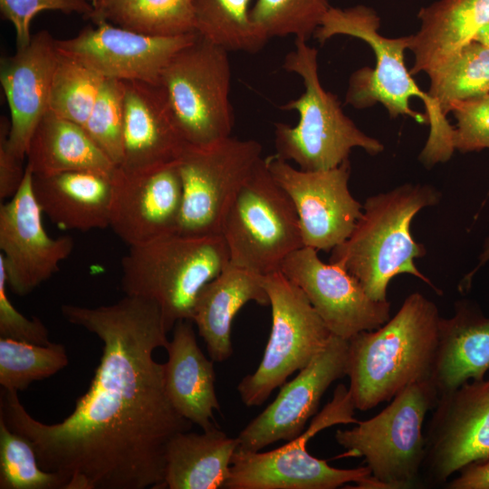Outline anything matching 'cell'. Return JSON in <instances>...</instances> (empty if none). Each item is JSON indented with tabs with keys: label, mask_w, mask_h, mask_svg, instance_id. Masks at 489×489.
I'll list each match as a JSON object with an SVG mask.
<instances>
[{
	"label": "cell",
	"mask_w": 489,
	"mask_h": 489,
	"mask_svg": "<svg viewBox=\"0 0 489 489\" xmlns=\"http://www.w3.org/2000/svg\"><path fill=\"white\" fill-rule=\"evenodd\" d=\"M71 323L96 334L102 354L88 390L63 420L45 424L18 392H1L0 419L33 446L40 466L64 489L162 488L168 442L193 423L171 404L164 363L153 357L169 343L159 307L125 295L95 308L62 306Z\"/></svg>",
	"instance_id": "obj_1"
},
{
	"label": "cell",
	"mask_w": 489,
	"mask_h": 489,
	"mask_svg": "<svg viewBox=\"0 0 489 489\" xmlns=\"http://www.w3.org/2000/svg\"><path fill=\"white\" fill-rule=\"evenodd\" d=\"M377 12L365 5L349 8L331 6L314 37L324 43L335 35H349L366 42L376 57L374 68L355 71L345 95L347 104L365 109L382 104L389 116H408L428 123L430 131L419 159L427 166L447 161L455 151L454 126L440 117L427 93L421 91L405 63L410 35L388 38L379 33Z\"/></svg>",
	"instance_id": "obj_2"
},
{
	"label": "cell",
	"mask_w": 489,
	"mask_h": 489,
	"mask_svg": "<svg viewBox=\"0 0 489 489\" xmlns=\"http://www.w3.org/2000/svg\"><path fill=\"white\" fill-rule=\"evenodd\" d=\"M440 319L436 303L416 292L383 325L348 340L346 376L356 409L374 408L431 379Z\"/></svg>",
	"instance_id": "obj_3"
},
{
	"label": "cell",
	"mask_w": 489,
	"mask_h": 489,
	"mask_svg": "<svg viewBox=\"0 0 489 489\" xmlns=\"http://www.w3.org/2000/svg\"><path fill=\"white\" fill-rule=\"evenodd\" d=\"M440 198L433 186L412 183L370 196L350 236L331 251L329 262L347 270L376 301H387L388 283L404 273L442 294L416 266L415 259L424 256L426 249L410 230L416 215Z\"/></svg>",
	"instance_id": "obj_4"
},
{
	"label": "cell",
	"mask_w": 489,
	"mask_h": 489,
	"mask_svg": "<svg viewBox=\"0 0 489 489\" xmlns=\"http://www.w3.org/2000/svg\"><path fill=\"white\" fill-rule=\"evenodd\" d=\"M283 66L302 80L304 92L281 106L284 110H296L299 120L295 126L275 124L277 157L311 171L338 167L349 159L354 148L370 155L384 150L379 139L361 131L344 114L337 96L322 87L318 52L307 41L295 39V48L286 54Z\"/></svg>",
	"instance_id": "obj_5"
},
{
	"label": "cell",
	"mask_w": 489,
	"mask_h": 489,
	"mask_svg": "<svg viewBox=\"0 0 489 489\" xmlns=\"http://www.w3.org/2000/svg\"><path fill=\"white\" fill-rule=\"evenodd\" d=\"M230 263L221 235H170L131 246L121 259V290L155 302L168 332L191 321L200 290Z\"/></svg>",
	"instance_id": "obj_6"
},
{
	"label": "cell",
	"mask_w": 489,
	"mask_h": 489,
	"mask_svg": "<svg viewBox=\"0 0 489 489\" xmlns=\"http://www.w3.org/2000/svg\"><path fill=\"white\" fill-rule=\"evenodd\" d=\"M438 397L431 379L412 384L375 417L338 429L335 439L344 455L363 457L381 489L423 487V424Z\"/></svg>",
	"instance_id": "obj_7"
},
{
	"label": "cell",
	"mask_w": 489,
	"mask_h": 489,
	"mask_svg": "<svg viewBox=\"0 0 489 489\" xmlns=\"http://www.w3.org/2000/svg\"><path fill=\"white\" fill-rule=\"evenodd\" d=\"M220 235L230 263L262 276L280 271L284 259L304 246L295 207L265 158L232 199Z\"/></svg>",
	"instance_id": "obj_8"
},
{
	"label": "cell",
	"mask_w": 489,
	"mask_h": 489,
	"mask_svg": "<svg viewBox=\"0 0 489 489\" xmlns=\"http://www.w3.org/2000/svg\"><path fill=\"white\" fill-rule=\"evenodd\" d=\"M228 52L197 34L163 69L158 85L187 146L206 148L231 137Z\"/></svg>",
	"instance_id": "obj_9"
},
{
	"label": "cell",
	"mask_w": 489,
	"mask_h": 489,
	"mask_svg": "<svg viewBox=\"0 0 489 489\" xmlns=\"http://www.w3.org/2000/svg\"><path fill=\"white\" fill-rule=\"evenodd\" d=\"M355 407L349 389L339 385L333 398L312 421L309 428L283 446L266 452L237 448L224 489H334L348 483L369 488L372 477L367 465L340 469L312 455L307 441L336 424H355Z\"/></svg>",
	"instance_id": "obj_10"
},
{
	"label": "cell",
	"mask_w": 489,
	"mask_h": 489,
	"mask_svg": "<svg viewBox=\"0 0 489 489\" xmlns=\"http://www.w3.org/2000/svg\"><path fill=\"white\" fill-rule=\"evenodd\" d=\"M272 309L270 336L256 370L237 385L246 407L262 406L325 347L331 332L303 292L281 271L262 276Z\"/></svg>",
	"instance_id": "obj_11"
},
{
	"label": "cell",
	"mask_w": 489,
	"mask_h": 489,
	"mask_svg": "<svg viewBox=\"0 0 489 489\" xmlns=\"http://www.w3.org/2000/svg\"><path fill=\"white\" fill-rule=\"evenodd\" d=\"M262 159V146L254 139L229 137L206 148L187 146L177 161L182 183L177 234L220 235L227 207Z\"/></svg>",
	"instance_id": "obj_12"
},
{
	"label": "cell",
	"mask_w": 489,
	"mask_h": 489,
	"mask_svg": "<svg viewBox=\"0 0 489 489\" xmlns=\"http://www.w3.org/2000/svg\"><path fill=\"white\" fill-rule=\"evenodd\" d=\"M425 436L424 485L445 484L467 465L489 459V379L440 394Z\"/></svg>",
	"instance_id": "obj_13"
},
{
	"label": "cell",
	"mask_w": 489,
	"mask_h": 489,
	"mask_svg": "<svg viewBox=\"0 0 489 489\" xmlns=\"http://www.w3.org/2000/svg\"><path fill=\"white\" fill-rule=\"evenodd\" d=\"M265 158L272 176L295 207L304 246L331 252L342 244L362 212V204L349 188L350 160L310 171L296 168L276 155Z\"/></svg>",
	"instance_id": "obj_14"
},
{
	"label": "cell",
	"mask_w": 489,
	"mask_h": 489,
	"mask_svg": "<svg viewBox=\"0 0 489 489\" xmlns=\"http://www.w3.org/2000/svg\"><path fill=\"white\" fill-rule=\"evenodd\" d=\"M280 271L303 292L333 335L349 340L380 327L390 318L388 300L372 299L347 270L322 262L312 247L302 246L290 254Z\"/></svg>",
	"instance_id": "obj_15"
},
{
	"label": "cell",
	"mask_w": 489,
	"mask_h": 489,
	"mask_svg": "<svg viewBox=\"0 0 489 489\" xmlns=\"http://www.w3.org/2000/svg\"><path fill=\"white\" fill-rule=\"evenodd\" d=\"M43 210L33 188V173L25 174L17 192L0 206V262L7 285L24 296L54 274L73 249L70 236L53 238L44 229Z\"/></svg>",
	"instance_id": "obj_16"
},
{
	"label": "cell",
	"mask_w": 489,
	"mask_h": 489,
	"mask_svg": "<svg viewBox=\"0 0 489 489\" xmlns=\"http://www.w3.org/2000/svg\"><path fill=\"white\" fill-rule=\"evenodd\" d=\"M83 28L76 36L56 40L58 51L105 79L158 84L171 58L197 36L196 33L158 36L125 29L108 22Z\"/></svg>",
	"instance_id": "obj_17"
},
{
	"label": "cell",
	"mask_w": 489,
	"mask_h": 489,
	"mask_svg": "<svg viewBox=\"0 0 489 489\" xmlns=\"http://www.w3.org/2000/svg\"><path fill=\"white\" fill-rule=\"evenodd\" d=\"M347 354L348 340L332 334L309 364L281 387L274 400L241 430L238 448L260 451L299 436L329 387L346 376Z\"/></svg>",
	"instance_id": "obj_18"
},
{
	"label": "cell",
	"mask_w": 489,
	"mask_h": 489,
	"mask_svg": "<svg viewBox=\"0 0 489 489\" xmlns=\"http://www.w3.org/2000/svg\"><path fill=\"white\" fill-rule=\"evenodd\" d=\"M182 183L177 162L111 175L110 226L129 247L177 234Z\"/></svg>",
	"instance_id": "obj_19"
},
{
	"label": "cell",
	"mask_w": 489,
	"mask_h": 489,
	"mask_svg": "<svg viewBox=\"0 0 489 489\" xmlns=\"http://www.w3.org/2000/svg\"><path fill=\"white\" fill-rule=\"evenodd\" d=\"M55 41L43 30L14 54L1 58L0 81L10 110L8 144L21 159L25 158L34 131L49 110L58 57Z\"/></svg>",
	"instance_id": "obj_20"
},
{
	"label": "cell",
	"mask_w": 489,
	"mask_h": 489,
	"mask_svg": "<svg viewBox=\"0 0 489 489\" xmlns=\"http://www.w3.org/2000/svg\"><path fill=\"white\" fill-rule=\"evenodd\" d=\"M123 87L122 159L118 167L139 171L177 162L187 144L160 86L126 81Z\"/></svg>",
	"instance_id": "obj_21"
},
{
	"label": "cell",
	"mask_w": 489,
	"mask_h": 489,
	"mask_svg": "<svg viewBox=\"0 0 489 489\" xmlns=\"http://www.w3.org/2000/svg\"><path fill=\"white\" fill-rule=\"evenodd\" d=\"M166 350L164 379L171 404L183 417L202 430L214 427V411L220 412L214 361L197 345L191 321L176 323Z\"/></svg>",
	"instance_id": "obj_22"
},
{
	"label": "cell",
	"mask_w": 489,
	"mask_h": 489,
	"mask_svg": "<svg viewBox=\"0 0 489 489\" xmlns=\"http://www.w3.org/2000/svg\"><path fill=\"white\" fill-rule=\"evenodd\" d=\"M249 302L270 305L262 275L231 263L198 292L191 321L214 362H225L232 356V321Z\"/></svg>",
	"instance_id": "obj_23"
},
{
	"label": "cell",
	"mask_w": 489,
	"mask_h": 489,
	"mask_svg": "<svg viewBox=\"0 0 489 489\" xmlns=\"http://www.w3.org/2000/svg\"><path fill=\"white\" fill-rule=\"evenodd\" d=\"M419 30L410 34L412 75L431 72L453 58L489 24V0H438L418 12Z\"/></svg>",
	"instance_id": "obj_24"
},
{
	"label": "cell",
	"mask_w": 489,
	"mask_h": 489,
	"mask_svg": "<svg viewBox=\"0 0 489 489\" xmlns=\"http://www.w3.org/2000/svg\"><path fill=\"white\" fill-rule=\"evenodd\" d=\"M489 369V317L467 301L455 303L450 318L441 317L431 380L443 394Z\"/></svg>",
	"instance_id": "obj_25"
},
{
	"label": "cell",
	"mask_w": 489,
	"mask_h": 489,
	"mask_svg": "<svg viewBox=\"0 0 489 489\" xmlns=\"http://www.w3.org/2000/svg\"><path fill=\"white\" fill-rule=\"evenodd\" d=\"M43 213L60 228L82 232L110 226L111 177L92 171L34 176Z\"/></svg>",
	"instance_id": "obj_26"
},
{
	"label": "cell",
	"mask_w": 489,
	"mask_h": 489,
	"mask_svg": "<svg viewBox=\"0 0 489 489\" xmlns=\"http://www.w3.org/2000/svg\"><path fill=\"white\" fill-rule=\"evenodd\" d=\"M25 167L34 176L92 171L111 177L115 164L79 124L48 110L31 138Z\"/></svg>",
	"instance_id": "obj_27"
},
{
	"label": "cell",
	"mask_w": 489,
	"mask_h": 489,
	"mask_svg": "<svg viewBox=\"0 0 489 489\" xmlns=\"http://www.w3.org/2000/svg\"><path fill=\"white\" fill-rule=\"evenodd\" d=\"M238 446L236 437L228 436L216 426L202 433L176 434L166 446L162 488H224Z\"/></svg>",
	"instance_id": "obj_28"
},
{
	"label": "cell",
	"mask_w": 489,
	"mask_h": 489,
	"mask_svg": "<svg viewBox=\"0 0 489 489\" xmlns=\"http://www.w3.org/2000/svg\"><path fill=\"white\" fill-rule=\"evenodd\" d=\"M89 19L150 35L196 33L191 0H98Z\"/></svg>",
	"instance_id": "obj_29"
},
{
	"label": "cell",
	"mask_w": 489,
	"mask_h": 489,
	"mask_svg": "<svg viewBox=\"0 0 489 489\" xmlns=\"http://www.w3.org/2000/svg\"><path fill=\"white\" fill-rule=\"evenodd\" d=\"M427 92L441 118L454 104L489 93V47L471 41L429 75Z\"/></svg>",
	"instance_id": "obj_30"
},
{
	"label": "cell",
	"mask_w": 489,
	"mask_h": 489,
	"mask_svg": "<svg viewBox=\"0 0 489 489\" xmlns=\"http://www.w3.org/2000/svg\"><path fill=\"white\" fill-rule=\"evenodd\" d=\"M252 0H191L195 32L229 51L255 53L268 39L250 15Z\"/></svg>",
	"instance_id": "obj_31"
},
{
	"label": "cell",
	"mask_w": 489,
	"mask_h": 489,
	"mask_svg": "<svg viewBox=\"0 0 489 489\" xmlns=\"http://www.w3.org/2000/svg\"><path fill=\"white\" fill-rule=\"evenodd\" d=\"M104 80L105 78L95 71L58 51L51 85L49 110L82 127Z\"/></svg>",
	"instance_id": "obj_32"
},
{
	"label": "cell",
	"mask_w": 489,
	"mask_h": 489,
	"mask_svg": "<svg viewBox=\"0 0 489 489\" xmlns=\"http://www.w3.org/2000/svg\"><path fill=\"white\" fill-rule=\"evenodd\" d=\"M69 363L62 344L37 345L0 338V385L23 391L35 380L49 378Z\"/></svg>",
	"instance_id": "obj_33"
},
{
	"label": "cell",
	"mask_w": 489,
	"mask_h": 489,
	"mask_svg": "<svg viewBox=\"0 0 489 489\" xmlns=\"http://www.w3.org/2000/svg\"><path fill=\"white\" fill-rule=\"evenodd\" d=\"M331 6L328 0H256L250 15L268 40L293 35L295 39L308 41Z\"/></svg>",
	"instance_id": "obj_34"
},
{
	"label": "cell",
	"mask_w": 489,
	"mask_h": 489,
	"mask_svg": "<svg viewBox=\"0 0 489 489\" xmlns=\"http://www.w3.org/2000/svg\"><path fill=\"white\" fill-rule=\"evenodd\" d=\"M0 488L64 489L62 479L43 470L31 443L0 419Z\"/></svg>",
	"instance_id": "obj_35"
},
{
	"label": "cell",
	"mask_w": 489,
	"mask_h": 489,
	"mask_svg": "<svg viewBox=\"0 0 489 489\" xmlns=\"http://www.w3.org/2000/svg\"><path fill=\"white\" fill-rule=\"evenodd\" d=\"M123 124V82L105 79L82 128L116 167L122 159Z\"/></svg>",
	"instance_id": "obj_36"
},
{
	"label": "cell",
	"mask_w": 489,
	"mask_h": 489,
	"mask_svg": "<svg viewBox=\"0 0 489 489\" xmlns=\"http://www.w3.org/2000/svg\"><path fill=\"white\" fill-rule=\"evenodd\" d=\"M456 120L453 145L460 152L489 149V93L457 102L451 108Z\"/></svg>",
	"instance_id": "obj_37"
},
{
	"label": "cell",
	"mask_w": 489,
	"mask_h": 489,
	"mask_svg": "<svg viewBox=\"0 0 489 489\" xmlns=\"http://www.w3.org/2000/svg\"><path fill=\"white\" fill-rule=\"evenodd\" d=\"M4 19L13 24L17 48L27 45L32 38L30 24L34 16L43 11L76 13L89 19L93 6L88 0H0Z\"/></svg>",
	"instance_id": "obj_38"
},
{
	"label": "cell",
	"mask_w": 489,
	"mask_h": 489,
	"mask_svg": "<svg viewBox=\"0 0 489 489\" xmlns=\"http://www.w3.org/2000/svg\"><path fill=\"white\" fill-rule=\"evenodd\" d=\"M6 273L0 262V338L37 345H50L49 332L38 319L32 320L18 312L6 293Z\"/></svg>",
	"instance_id": "obj_39"
},
{
	"label": "cell",
	"mask_w": 489,
	"mask_h": 489,
	"mask_svg": "<svg viewBox=\"0 0 489 489\" xmlns=\"http://www.w3.org/2000/svg\"><path fill=\"white\" fill-rule=\"evenodd\" d=\"M10 120H0V199L11 198L19 189L24 174V159L11 150L8 144Z\"/></svg>",
	"instance_id": "obj_40"
},
{
	"label": "cell",
	"mask_w": 489,
	"mask_h": 489,
	"mask_svg": "<svg viewBox=\"0 0 489 489\" xmlns=\"http://www.w3.org/2000/svg\"><path fill=\"white\" fill-rule=\"evenodd\" d=\"M445 484L448 489H489V459L467 465Z\"/></svg>",
	"instance_id": "obj_41"
},
{
	"label": "cell",
	"mask_w": 489,
	"mask_h": 489,
	"mask_svg": "<svg viewBox=\"0 0 489 489\" xmlns=\"http://www.w3.org/2000/svg\"><path fill=\"white\" fill-rule=\"evenodd\" d=\"M489 260V237L486 239L484 244V249L479 256V263L477 264V266L470 273L467 274V276L465 278L464 280V283L465 282H470L472 276L475 274V273L484 264H485L487 261Z\"/></svg>",
	"instance_id": "obj_42"
},
{
	"label": "cell",
	"mask_w": 489,
	"mask_h": 489,
	"mask_svg": "<svg viewBox=\"0 0 489 489\" xmlns=\"http://www.w3.org/2000/svg\"><path fill=\"white\" fill-rule=\"evenodd\" d=\"M473 41H476L489 47V24L478 31Z\"/></svg>",
	"instance_id": "obj_43"
},
{
	"label": "cell",
	"mask_w": 489,
	"mask_h": 489,
	"mask_svg": "<svg viewBox=\"0 0 489 489\" xmlns=\"http://www.w3.org/2000/svg\"><path fill=\"white\" fill-rule=\"evenodd\" d=\"M91 5L92 6L95 5V3L98 1V0H88Z\"/></svg>",
	"instance_id": "obj_44"
}]
</instances>
